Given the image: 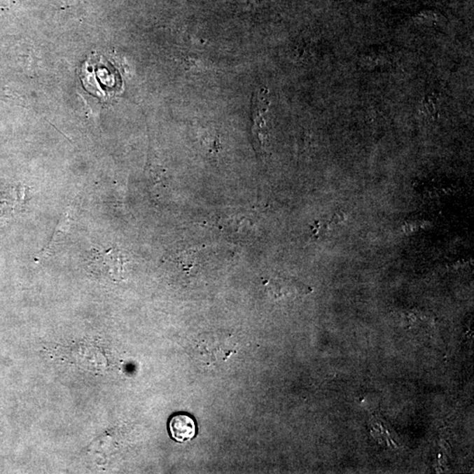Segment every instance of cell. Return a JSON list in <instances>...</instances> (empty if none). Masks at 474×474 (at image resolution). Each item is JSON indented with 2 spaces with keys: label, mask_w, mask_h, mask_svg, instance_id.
Masks as SVG:
<instances>
[{
  "label": "cell",
  "mask_w": 474,
  "mask_h": 474,
  "mask_svg": "<svg viewBox=\"0 0 474 474\" xmlns=\"http://www.w3.org/2000/svg\"><path fill=\"white\" fill-rule=\"evenodd\" d=\"M269 104L267 89H258L252 99V117L254 122L253 132L261 145H265L266 139L265 116L268 112Z\"/></svg>",
  "instance_id": "6da1fadb"
},
{
  "label": "cell",
  "mask_w": 474,
  "mask_h": 474,
  "mask_svg": "<svg viewBox=\"0 0 474 474\" xmlns=\"http://www.w3.org/2000/svg\"><path fill=\"white\" fill-rule=\"evenodd\" d=\"M169 433L174 440L179 442L190 441L195 437V421L188 414H176L169 421Z\"/></svg>",
  "instance_id": "7a4b0ae2"
},
{
  "label": "cell",
  "mask_w": 474,
  "mask_h": 474,
  "mask_svg": "<svg viewBox=\"0 0 474 474\" xmlns=\"http://www.w3.org/2000/svg\"><path fill=\"white\" fill-rule=\"evenodd\" d=\"M72 221H74L72 209L69 207L68 210L65 211L63 216H62L61 219L59 220L57 226L55 228L54 234L52 235L50 243L40 251V253L36 258V260H41V259L46 258L48 254H50L53 251L55 247L60 243V241L70 231Z\"/></svg>",
  "instance_id": "3957f363"
}]
</instances>
